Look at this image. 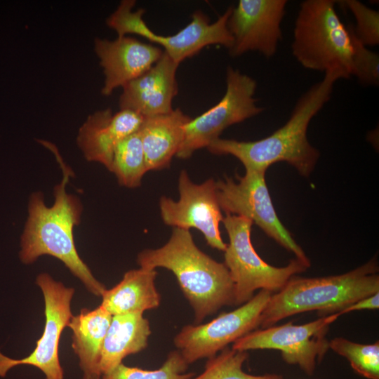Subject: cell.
Here are the masks:
<instances>
[{
	"mask_svg": "<svg viewBox=\"0 0 379 379\" xmlns=\"http://www.w3.org/2000/svg\"><path fill=\"white\" fill-rule=\"evenodd\" d=\"M55 156L62 170V180L53 190L54 203L47 206L44 194L32 193L28 204V218L20 239L19 257L28 265L40 256L51 255L60 260L95 296H102L107 289L97 280L79 255L74 240L73 230L81 222L82 204L75 195L69 194L66 186L71 171L51 142L39 140Z\"/></svg>",
	"mask_w": 379,
	"mask_h": 379,
	"instance_id": "6da1fadb",
	"label": "cell"
},
{
	"mask_svg": "<svg viewBox=\"0 0 379 379\" xmlns=\"http://www.w3.org/2000/svg\"><path fill=\"white\" fill-rule=\"evenodd\" d=\"M349 78L340 69L326 72L322 80L299 98L287 122L270 135L251 142L219 138L207 149L214 154L235 157L246 171L266 172L272 164L285 161L308 177L319 157V152L307 139L309 124L331 99L335 83Z\"/></svg>",
	"mask_w": 379,
	"mask_h": 379,
	"instance_id": "7a4b0ae2",
	"label": "cell"
},
{
	"mask_svg": "<svg viewBox=\"0 0 379 379\" xmlns=\"http://www.w3.org/2000/svg\"><path fill=\"white\" fill-rule=\"evenodd\" d=\"M137 262L140 267L173 272L193 309L195 324L225 305H234V283L228 269L201 251L188 230L173 227L166 244L140 252Z\"/></svg>",
	"mask_w": 379,
	"mask_h": 379,
	"instance_id": "3957f363",
	"label": "cell"
},
{
	"mask_svg": "<svg viewBox=\"0 0 379 379\" xmlns=\"http://www.w3.org/2000/svg\"><path fill=\"white\" fill-rule=\"evenodd\" d=\"M378 266L373 258L348 272L317 278L293 276L272 295L260 326H274L284 318L317 310L321 317L340 312L357 300L379 292Z\"/></svg>",
	"mask_w": 379,
	"mask_h": 379,
	"instance_id": "277c9868",
	"label": "cell"
},
{
	"mask_svg": "<svg viewBox=\"0 0 379 379\" xmlns=\"http://www.w3.org/2000/svg\"><path fill=\"white\" fill-rule=\"evenodd\" d=\"M336 1L305 0L295 21L292 54L305 68L326 72L340 69L351 77L352 43L335 9Z\"/></svg>",
	"mask_w": 379,
	"mask_h": 379,
	"instance_id": "5b68a950",
	"label": "cell"
},
{
	"mask_svg": "<svg viewBox=\"0 0 379 379\" xmlns=\"http://www.w3.org/2000/svg\"><path fill=\"white\" fill-rule=\"evenodd\" d=\"M222 222L229 237L225 262L234 283V305H241L257 290L279 291L286 282L308 267L297 258L282 267L270 265L255 251L251 239V220L226 214Z\"/></svg>",
	"mask_w": 379,
	"mask_h": 379,
	"instance_id": "8992f818",
	"label": "cell"
},
{
	"mask_svg": "<svg viewBox=\"0 0 379 379\" xmlns=\"http://www.w3.org/2000/svg\"><path fill=\"white\" fill-rule=\"evenodd\" d=\"M135 5L133 0L121 1L107 19V26L116 31L118 37L134 34L161 46L164 48V51L178 64L197 54L207 46L218 44L228 50L232 46L233 39L227 26L232 6L213 23H210L206 14L196 11L192 15L191 22L185 27L175 34L162 36L155 34L147 25L142 19L145 12L143 8L132 11Z\"/></svg>",
	"mask_w": 379,
	"mask_h": 379,
	"instance_id": "52a82bcc",
	"label": "cell"
},
{
	"mask_svg": "<svg viewBox=\"0 0 379 379\" xmlns=\"http://www.w3.org/2000/svg\"><path fill=\"white\" fill-rule=\"evenodd\" d=\"M256 87L255 80L229 66L225 95L214 106L186 124L175 156L187 159L219 138L227 127L261 113L264 109L256 105L254 98Z\"/></svg>",
	"mask_w": 379,
	"mask_h": 379,
	"instance_id": "ba28073f",
	"label": "cell"
},
{
	"mask_svg": "<svg viewBox=\"0 0 379 379\" xmlns=\"http://www.w3.org/2000/svg\"><path fill=\"white\" fill-rule=\"evenodd\" d=\"M237 181L226 177L216 182L217 197L221 210L248 218L279 244L292 252L307 267L310 260L282 225L274 208L265 181V172L246 171L236 174Z\"/></svg>",
	"mask_w": 379,
	"mask_h": 379,
	"instance_id": "9c48e42d",
	"label": "cell"
},
{
	"mask_svg": "<svg viewBox=\"0 0 379 379\" xmlns=\"http://www.w3.org/2000/svg\"><path fill=\"white\" fill-rule=\"evenodd\" d=\"M340 316L335 313L305 324L295 325L289 321L254 330L233 343L232 349L243 352L279 350L286 363L296 365L312 375L329 349L326 338L329 326Z\"/></svg>",
	"mask_w": 379,
	"mask_h": 379,
	"instance_id": "30bf717a",
	"label": "cell"
},
{
	"mask_svg": "<svg viewBox=\"0 0 379 379\" xmlns=\"http://www.w3.org/2000/svg\"><path fill=\"white\" fill-rule=\"evenodd\" d=\"M272 295L260 290L233 311L221 313L206 324L183 326L173 339L175 346L189 365L214 357L260 326L261 314Z\"/></svg>",
	"mask_w": 379,
	"mask_h": 379,
	"instance_id": "8fae6325",
	"label": "cell"
},
{
	"mask_svg": "<svg viewBox=\"0 0 379 379\" xmlns=\"http://www.w3.org/2000/svg\"><path fill=\"white\" fill-rule=\"evenodd\" d=\"M44 298L45 325L41 337L34 350L27 357L13 359L0 352V377L18 365H29L39 368L45 379H63V369L59 359V343L64 328L73 314L71 302L74 289L54 280L47 273L39 274L36 280Z\"/></svg>",
	"mask_w": 379,
	"mask_h": 379,
	"instance_id": "7c38bea8",
	"label": "cell"
},
{
	"mask_svg": "<svg viewBox=\"0 0 379 379\" xmlns=\"http://www.w3.org/2000/svg\"><path fill=\"white\" fill-rule=\"evenodd\" d=\"M180 198L175 201L163 196L159 209L164 222L173 227L200 231L211 248L225 251L220 222L223 216L217 197L216 182L209 178L201 184L192 181L186 171L178 178Z\"/></svg>",
	"mask_w": 379,
	"mask_h": 379,
	"instance_id": "4fadbf2b",
	"label": "cell"
},
{
	"mask_svg": "<svg viewBox=\"0 0 379 379\" xmlns=\"http://www.w3.org/2000/svg\"><path fill=\"white\" fill-rule=\"evenodd\" d=\"M286 4V0L239 1L227 20L233 39L230 55L237 57L248 51L266 58L275 55L282 39L281 23Z\"/></svg>",
	"mask_w": 379,
	"mask_h": 379,
	"instance_id": "5bb4252c",
	"label": "cell"
},
{
	"mask_svg": "<svg viewBox=\"0 0 379 379\" xmlns=\"http://www.w3.org/2000/svg\"><path fill=\"white\" fill-rule=\"evenodd\" d=\"M95 51L105 75L101 91L104 95L142 75L163 53L158 46L126 36L113 41L97 38Z\"/></svg>",
	"mask_w": 379,
	"mask_h": 379,
	"instance_id": "9a60e30c",
	"label": "cell"
},
{
	"mask_svg": "<svg viewBox=\"0 0 379 379\" xmlns=\"http://www.w3.org/2000/svg\"><path fill=\"white\" fill-rule=\"evenodd\" d=\"M178 66L163 51L153 66L122 87L120 109L133 111L143 118L171 112L178 93L175 74Z\"/></svg>",
	"mask_w": 379,
	"mask_h": 379,
	"instance_id": "2e32d148",
	"label": "cell"
},
{
	"mask_svg": "<svg viewBox=\"0 0 379 379\" xmlns=\"http://www.w3.org/2000/svg\"><path fill=\"white\" fill-rule=\"evenodd\" d=\"M142 120L131 110L120 109L115 114L109 108L97 111L80 127L77 145L87 161L99 162L109 170L118 144L138 131Z\"/></svg>",
	"mask_w": 379,
	"mask_h": 379,
	"instance_id": "e0dca14e",
	"label": "cell"
},
{
	"mask_svg": "<svg viewBox=\"0 0 379 379\" xmlns=\"http://www.w3.org/2000/svg\"><path fill=\"white\" fill-rule=\"evenodd\" d=\"M191 119L178 108L143 118L138 132L148 171L169 166L182 142L184 127Z\"/></svg>",
	"mask_w": 379,
	"mask_h": 379,
	"instance_id": "ac0fdd59",
	"label": "cell"
},
{
	"mask_svg": "<svg viewBox=\"0 0 379 379\" xmlns=\"http://www.w3.org/2000/svg\"><path fill=\"white\" fill-rule=\"evenodd\" d=\"M150 335L149 322L143 313L113 315L100 352L101 377L121 364L126 357L145 350Z\"/></svg>",
	"mask_w": 379,
	"mask_h": 379,
	"instance_id": "d6986e66",
	"label": "cell"
},
{
	"mask_svg": "<svg viewBox=\"0 0 379 379\" xmlns=\"http://www.w3.org/2000/svg\"><path fill=\"white\" fill-rule=\"evenodd\" d=\"M112 315L101 305L84 308L72 316L68 327L72 331V349L79 358L84 379H100V352Z\"/></svg>",
	"mask_w": 379,
	"mask_h": 379,
	"instance_id": "ffe728a7",
	"label": "cell"
},
{
	"mask_svg": "<svg viewBox=\"0 0 379 379\" xmlns=\"http://www.w3.org/2000/svg\"><path fill=\"white\" fill-rule=\"evenodd\" d=\"M157 275L156 270H128L117 284L104 291L100 305L112 316L157 308L161 296L155 286Z\"/></svg>",
	"mask_w": 379,
	"mask_h": 379,
	"instance_id": "44dd1931",
	"label": "cell"
},
{
	"mask_svg": "<svg viewBox=\"0 0 379 379\" xmlns=\"http://www.w3.org/2000/svg\"><path fill=\"white\" fill-rule=\"evenodd\" d=\"M109 171L116 175L121 185L135 188L140 185L148 171L138 131L118 144Z\"/></svg>",
	"mask_w": 379,
	"mask_h": 379,
	"instance_id": "7402d4cb",
	"label": "cell"
},
{
	"mask_svg": "<svg viewBox=\"0 0 379 379\" xmlns=\"http://www.w3.org/2000/svg\"><path fill=\"white\" fill-rule=\"evenodd\" d=\"M248 357L247 352L237 351L228 347L206 362L204 371L190 379H283L279 374L252 375L243 370Z\"/></svg>",
	"mask_w": 379,
	"mask_h": 379,
	"instance_id": "603a6c76",
	"label": "cell"
},
{
	"mask_svg": "<svg viewBox=\"0 0 379 379\" xmlns=\"http://www.w3.org/2000/svg\"><path fill=\"white\" fill-rule=\"evenodd\" d=\"M328 347L345 357L359 375L367 379H379L378 341L364 345L336 337L328 342Z\"/></svg>",
	"mask_w": 379,
	"mask_h": 379,
	"instance_id": "cb8c5ba5",
	"label": "cell"
},
{
	"mask_svg": "<svg viewBox=\"0 0 379 379\" xmlns=\"http://www.w3.org/2000/svg\"><path fill=\"white\" fill-rule=\"evenodd\" d=\"M188 366L180 352L176 350L168 354L159 368L147 370L121 363L100 379H190L194 373L187 372Z\"/></svg>",
	"mask_w": 379,
	"mask_h": 379,
	"instance_id": "d4e9b609",
	"label": "cell"
},
{
	"mask_svg": "<svg viewBox=\"0 0 379 379\" xmlns=\"http://www.w3.org/2000/svg\"><path fill=\"white\" fill-rule=\"evenodd\" d=\"M336 4L347 8L356 20L355 26L351 25L357 39L364 46L379 44V13L357 0L336 1Z\"/></svg>",
	"mask_w": 379,
	"mask_h": 379,
	"instance_id": "484cf974",
	"label": "cell"
},
{
	"mask_svg": "<svg viewBox=\"0 0 379 379\" xmlns=\"http://www.w3.org/2000/svg\"><path fill=\"white\" fill-rule=\"evenodd\" d=\"M352 43L351 75L365 86H378L379 55L362 44L354 34L351 25L347 26Z\"/></svg>",
	"mask_w": 379,
	"mask_h": 379,
	"instance_id": "4316f807",
	"label": "cell"
},
{
	"mask_svg": "<svg viewBox=\"0 0 379 379\" xmlns=\"http://www.w3.org/2000/svg\"><path fill=\"white\" fill-rule=\"evenodd\" d=\"M379 307V292L364 298L341 310L338 314H342L353 311L362 310H376Z\"/></svg>",
	"mask_w": 379,
	"mask_h": 379,
	"instance_id": "83f0119b",
	"label": "cell"
}]
</instances>
